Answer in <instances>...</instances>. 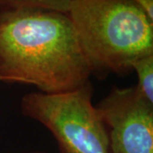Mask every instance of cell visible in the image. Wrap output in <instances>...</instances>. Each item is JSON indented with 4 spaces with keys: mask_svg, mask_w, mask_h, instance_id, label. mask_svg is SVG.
<instances>
[{
    "mask_svg": "<svg viewBox=\"0 0 153 153\" xmlns=\"http://www.w3.org/2000/svg\"><path fill=\"white\" fill-rule=\"evenodd\" d=\"M91 69L67 14L25 9L0 11V81L59 94L89 82Z\"/></svg>",
    "mask_w": 153,
    "mask_h": 153,
    "instance_id": "6da1fadb",
    "label": "cell"
},
{
    "mask_svg": "<svg viewBox=\"0 0 153 153\" xmlns=\"http://www.w3.org/2000/svg\"><path fill=\"white\" fill-rule=\"evenodd\" d=\"M67 15L92 73L124 74L153 54V20L131 0H72Z\"/></svg>",
    "mask_w": 153,
    "mask_h": 153,
    "instance_id": "7a4b0ae2",
    "label": "cell"
},
{
    "mask_svg": "<svg viewBox=\"0 0 153 153\" xmlns=\"http://www.w3.org/2000/svg\"><path fill=\"white\" fill-rule=\"evenodd\" d=\"M93 89L89 81L68 92L26 94L21 111L53 134L60 153H111L106 126L92 102Z\"/></svg>",
    "mask_w": 153,
    "mask_h": 153,
    "instance_id": "3957f363",
    "label": "cell"
},
{
    "mask_svg": "<svg viewBox=\"0 0 153 153\" xmlns=\"http://www.w3.org/2000/svg\"><path fill=\"white\" fill-rule=\"evenodd\" d=\"M111 153H153V104L135 86L113 87L97 106Z\"/></svg>",
    "mask_w": 153,
    "mask_h": 153,
    "instance_id": "277c9868",
    "label": "cell"
},
{
    "mask_svg": "<svg viewBox=\"0 0 153 153\" xmlns=\"http://www.w3.org/2000/svg\"><path fill=\"white\" fill-rule=\"evenodd\" d=\"M138 76L136 88L139 93L153 104V54L146 55L134 60L130 65Z\"/></svg>",
    "mask_w": 153,
    "mask_h": 153,
    "instance_id": "5b68a950",
    "label": "cell"
},
{
    "mask_svg": "<svg viewBox=\"0 0 153 153\" xmlns=\"http://www.w3.org/2000/svg\"><path fill=\"white\" fill-rule=\"evenodd\" d=\"M72 0H0V11L38 9L67 14Z\"/></svg>",
    "mask_w": 153,
    "mask_h": 153,
    "instance_id": "8992f818",
    "label": "cell"
},
{
    "mask_svg": "<svg viewBox=\"0 0 153 153\" xmlns=\"http://www.w3.org/2000/svg\"><path fill=\"white\" fill-rule=\"evenodd\" d=\"M140 5L146 12L149 17L153 20V0H131Z\"/></svg>",
    "mask_w": 153,
    "mask_h": 153,
    "instance_id": "52a82bcc",
    "label": "cell"
},
{
    "mask_svg": "<svg viewBox=\"0 0 153 153\" xmlns=\"http://www.w3.org/2000/svg\"><path fill=\"white\" fill-rule=\"evenodd\" d=\"M26 153H47L45 152H43V151H31V152H28Z\"/></svg>",
    "mask_w": 153,
    "mask_h": 153,
    "instance_id": "ba28073f",
    "label": "cell"
}]
</instances>
